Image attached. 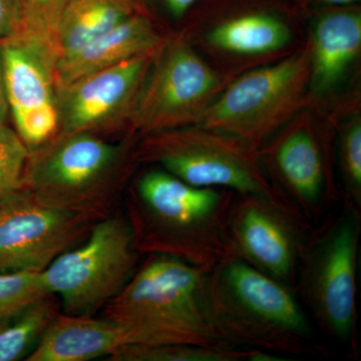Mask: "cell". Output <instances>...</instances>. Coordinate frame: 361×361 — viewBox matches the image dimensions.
Listing matches in <instances>:
<instances>
[{
    "label": "cell",
    "instance_id": "1",
    "mask_svg": "<svg viewBox=\"0 0 361 361\" xmlns=\"http://www.w3.org/2000/svg\"><path fill=\"white\" fill-rule=\"evenodd\" d=\"M236 195L193 186L156 166L129 183L123 213L141 255H170L210 272L232 258L228 220Z\"/></svg>",
    "mask_w": 361,
    "mask_h": 361
},
{
    "label": "cell",
    "instance_id": "2",
    "mask_svg": "<svg viewBox=\"0 0 361 361\" xmlns=\"http://www.w3.org/2000/svg\"><path fill=\"white\" fill-rule=\"evenodd\" d=\"M127 345H230L214 325L208 272L164 254H149L122 291L101 310Z\"/></svg>",
    "mask_w": 361,
    "mask_h": 361
},
{
    "label": "cell",
    "instance_id": "3",
    "mask_svg": "<svg viewBox=\"0 0 361 361\" xmlns=\"http://www.w3.org/2000/svg\"><path fill=\"white\" fill-rule=\"evenodd\" d=\"M214 325L221 341L274 355H327L295 290L239 258L208 272Z\"/></svg>",
    "mask_w": 361,
    "mask_h": 361
},
{
    "label": "cell",
    "instance_id": "4",
    "mask_svg": "<svg viewBox=\"0 0 361 361\" xmlns=\"http://www.w3.org/2000/svg\"><path fill=\"white\" fill-rule=\"evenodd\" d=\"M137 137L58 133L30 149L23 187L47 205L99 221L118 210L135 165Z\"/></svg>",
    "mask_w": 361,
    "mask_h": 361
},
{
    "label": "cell",
    "instance_id": "5",
    "mask_svg": "<svg viewBox=\"0 0 361 361\" xmlns=\"http://www.w3.org/2000/svg\"><path fill=\"white\" fill-rule=\"evenodd\" d=\"M313 226L304 244L295 292L322 334L357 357V259L361 213L342 204Z\"/></svg>",
    "mask_w": 361,
    "mask_h": 361
},
{
    "label": "cell",
    "instance_id": "6",
    "mask_svg": "<svg viewBox=\"0 0 361 361\" xmlns=\"http://www.w3.org/2000/svg\"><path fill=\"white\" fill-rule=\"evenodd\" d=\"M135 160L137 165L163 169L193 186L222 188L291 207L273 186L260 149L203 126L140 135L135 142Z\"/></svg>",
    "mask_w": 361,
    "mask_h": 361
},
{
    "label": "cell",
    "instance_id": "7",
    "mask_svg": "<svg viewBox=\"0 0 361 361\" xmlns=\"http://www.w3.org/2000/svg\"><path fill=\"white\" fill-rule=\"evenodd\" d=\"M311 82L308 42L278 63L228 82L198 125L238 137L260 149L307 103Z\"/></svg>",
    "mask_w": 361,
    "mask_h": 361
},
{
    "label": "cell",
    "instance_id": "8",
    "mask_svg": "<svg viewBox=\"0 0 361 361\" xmlns=\"http://www.w3.org/2000/svg\"><path fill=\"white\" fill-rule=\"evenodd\" d=\"M140 252L123 211L97 221L87 238L59 256L42 272L61 312L96 315L134 275Z\"/></svg>",
    "mask_w": 361,
    "mask_h": 361
},
{
    "label": "cell",
    "instance_id": "9",
    "mask_svg": "<svg viewBox=\"0 0 361 361\" xmlns=\"http://www.w3.org/2000/svg\"><path fill=\"white\" fill-rule=\"evenodd\" d=\"M227 84L186 35L165 37L142 85L130 134L140 137L198 125Z\"/></svg>",
    "mask_w": 361,
    "mask_h": 361
},
{
    "label": "cell",
    "instance_id": "10",
    "mask_svg": "<svg viewBox=\"0 0 361 361\" xmlns=\"http://www.w3.org/2000/svg\"><path fill=\"white\" fill-rule=\"evenodd\" d=\"M291 123L260 149V156L280 196L314 226L341 201L332 170L330 140L308 121Z\"/></svg>",
    "mask_w": 361,
    "mask_h": 361
},
{
    "label": "cell",
    "instance_id": "11",
    "mask_svg": "<svg viewBox=\"0 0 361 361\" xmlns=\"http://www.w3.org/2000/svg\"><path fill=\"white\" fill-rule=\"evenodd\" d=\"M97 222L47 205L21 188L0 204V272H44L82 243Z\"/></svg>",
    "mask_w": 361,
    "mask_h": 361
},
{
    "label": "cell",
    "instance_id": "12",
    "mask_svg": "<svg viewBox=\"0 0 361 361\" xmlns=\"http://www.w3.org/2000/svg\"><path fill=\"white\" fill-rule=\"evenodd\" d=\"M312 227L285 204L237 194L228 220L232 257L295 290L299 260Z\"/></svg>",
    "mask_w": 361,
    "mask_h": 361
},
{
    "label": "cell",
    "instance_id": "13",
    "mask_svg": "<svg viewBox=\"0 0 361 361\" xmlns=\"http://www.w3.org/2000/svg\"><path fill=\"white\" fill-rule=\"evenodd\" d=\"M156 51L56 87L59 133L102 135L129 130Z\"/></svg>",
    "mask_w": 361,
    "mask_h": 361
},
{
    "label": "cell",
    "instance_id": "14",
    "mask_svg": "<svg viewBox=\"0 0 361 361\" xmlns=\"http://www.w3.org/2000/svg\"><path fill=\"white\" fill-rule=\"evenodd\" d=\"M9 115L28 149L59 133L56 54L25 33L0 44Z\"/></svg>",
    "mask_w": 361,
    "mask_h": 361
},
{
    "label": "cell",
    "instance_id": "15",
    "mask_svg": "<svg viewBox=\"0 0 361 361\" xmlns=\"http://www.w3.org/2000/svg\"><path fill=\"white\" fill-rule=\"evenodd\" d=\"M160 35L146 11L137 13L56 61V87L159 49Z\"/></svg>",
    "mask_w": 361,
    "mask_h": 361
},
{
    "label": "cell",
    "instance_id": "16",
    "mask_svg": "<svg viewBox=\"0 0 361 361\" xmlns=\"http://www.w3.org/2000/svg\"><path fill=\"white\" fill-rule=\"evenodd\" d=\"M127 344L123 330L110 320L102 316L71 315L61 311L26 360L89 361L109 358Z\"/></svg>",
    "mask_w": 361,
    "mask_h": 361
},
{
    "label": "cell",
    "instance_id": "17",
    "mask_svg": "<svg viewBox=\"0 0 361 361\" xmlns=\"http://www.w3.org/2000/svg\"><path fill=\"white\" fill-rule=\"evenodd\" d=\"M311 92L323 94L336 87L357 58L361 49V16L356 11L323 14L310 42Z\"/></svg>",
    "mask_w": 361,
    "mask_h": 361
},
{
    "label": "cell",
    "instance_id": "18",
    "mask_svg": "<svg viewBox=\"0 0 361 361\" xmlns=\"http://www.w3.org/2000/svg\"><path fill=\"white\" fill-rule=\"evenodd\" d=\"M286 23L269 13H248L223 20L207 32L212 51L238 58H259L282 51L291 42Z\"/></svg>",
    "mask_w": 361,
    "mask_h": 361
},
{
    "label": "cell",
    "instance_id": "19",
    "mask_svg": "<svg viewBox=\"0 0 361 361\" xmlns=\"http://www.w3.org/2000/svg\"><path fill=\"white\" fill-rule=\"evenodd\" d=\"M142 11L141 0H66L56 30V59Z\"/></svg>",
    "mask_w": 361,
    "mask_h": 361
},
{
    "label": "cell",
    "instance_id": "20",
    "mask_svg": "<svg viewBox=\"0 0 361 361\" xmlns=\"http://www.w3.org/2000/svg\"><path fill=\"white\" fill-rule=\"evenodd\" d=\"M61 311L58 297L51 294L0 323V361L27 357Z\"/></svg>",
    "mask_w": 361,
    "mask_h": 361
},
{
    "label": "cell",
    "instance_id": "21",
    "mask_svg": "<svg viewBox=\"0 0 361 361\" xmlns=\"http://www.w3.org/2000/svg\"><path fill=\"white\" fill-rule=\"evenodd\" d=\"M261 350L233 345L201 346L192 344L125 345L108 361H257Z\"/></svg>",
    "mask_w": 361,
    "mask_h": 361
},
{
    "label": "cell",
    "instance_id": "22",
    "mask_svg": "<svg viewBox=\"0 0 361 361\" xmlns=\"http://www.w3.org/2000/svg\"><path fill=\"white\" fill-rule=\"evenodd\" d=\"M339 167L343 205L361 213V121L355 116L339 130Z\"/></svg>",
    "mask_w": 361,
    "mask_h": 361
},
{
    "label": "cell",
    "instance_id": "23",
    "mask_svg": "<svg viewBox=\"0 0 361 361\" xmlns=\"http://www.w3.org/2000/svg\"><path fill=\"white\" fill-rule=\"evenodd\" d=\"M49 295L42 272H0V323Z\"/></svg>",
    "mask_w": 361,
    "mask_h": 361
},
{
    "label": "cell",
    "instance_id": "24",
    "mask_svg": "<svg viewBox=\"0 0 361 361\" xmlns=\"http://www.w3.org/2000/svg\"><path fill=\"white\" fill-rule=\"evenodd\" d=\"M21 32L47 45L56 58V37L59 16L66 0H16Z\"/></svg>",
    "mask_w": 361,
    "mask_h": 361
},
{
    "label": "cell",
    "instance_id": "25",
    "mask_svg": "<svg viewBox=\"0 0 361 361\" xmlns=\"http://www.w3.org/2000/svg\"><path fill=\"white\" fill-rule=\"evenodd\" d=\"M30 149L18 133L0 125V204L23 187Z\"/></svg>",
    "mask_w": 361,
    "mask_h": 361
},
{
    "label": "cell",
    "instance_id": "26",
    "mask_svg": "<svg viewBox=\"0 0 361 361\" xmlns=\"http://www.w3.org/2000/svg\"><path fill=\"white\" fill-rule=\"evenodd\" d=\"M21 20L16 0H0V44L21 32Z\"/></svg>",
    "mask_w": 361,
    "mask_h": 361
},
{
    "label": "cell",
    "instance_id": "27",
    "mask_svg": "<svg viewBox=\"0 0 361 361\" xmlns=\"http://www.w3.org/2000/svg\"><path fill=\"white\" fill-rule=\"evenodd\" d=\"M199 0H158L160 6L173 18H180Z\"/></svg>",
    "mask_w": 361,
    "mask_h": 361
},
{
    "label": "cell",
    "instance_id": "28",
    "mask_svg": "<svg viewBox=\"0 0 361 361\" xmlns=\"http://www.w3.org/2000/svg\"><path fill=\"white\" fill-rule=\"evenodd\" d=\"M9 115L7 104L6 85H4V61H2L1 47H0V125L6 123Z\"/></svg>",
    "mask_w": 361,
    "mask_h": 361
},
{
    "label": "cell",
    "instance_id": "29",
    "mask_svg": "<svg viewBox=\"0 0 361 361\" xmlns=\"http://www.w3.org/2000/svg\"><path fill=\"white\" fill-rule=\"evenodd\" d=\"M317 1L322 2V4H327V6H350V4L360 1V0H317Z\"/></svg>",
    "mask_w": 361,
    "mask_h": 361
}]
</instances>
